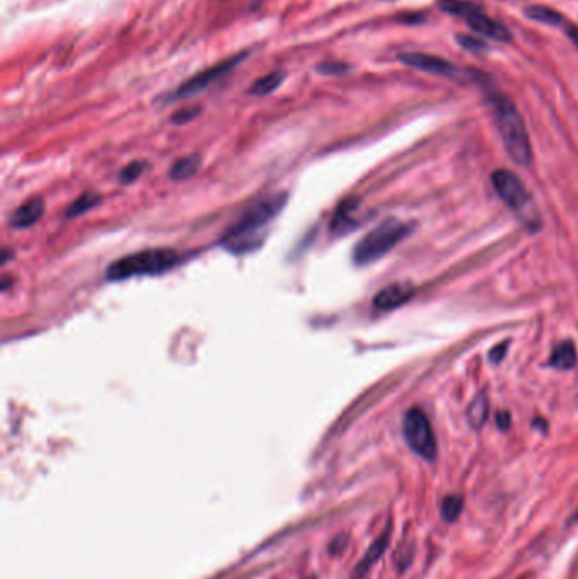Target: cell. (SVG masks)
Returning a JSON list of instances; mask_svg holds the SVG:
<instances>
[{
	"instance_id": "cell-1",
	"label": "cell",
	"mask_w": 578,
	"mask_h": 579,
	"mask_svg": "<svg viewBox=\"0 0 578 579\" xmlns=\"http://www.w3.org/2000/svg\"><path fill=\"white\" fill-rule=\"evenodd\" d=\"M468 75L472 77L473 82L480 85L482 91H484L486 103L492 109L498 134L502 137V143H504L507 154L513 158L514 163L527 166L532 160L531 141L529 134H527L526 124L522 120V115L519 114L513 98L507 97L502 90H498L489 75L477 72V70H470Z\"/></svg>"
},
{
	"instance_id": "cell-2",
	"label": "cell",
	"mask_w": 578,
	"mask_h": 579,
	"mask_svg": "<svg viewBox=\"0 0 578 579\" xmlns=\"http://www.w3.org/2000/svg\"><path fill=\"white\" fill-rule=\"evenodd\" d=\"M287 203V191H273L258 198L220 237V246L232 254H246L263 244L270 224Z\"/></svg>"
},
{
	"instance_id": "cell-3",
	"label": "cell",
	"mask_w": 578,
	"mask_h": 579,
	"mask_svg": "<svg viewBox=\"0 0 578 579\" xmlns=\"http://www.w3.org/2000/svg\"><path fill=\"white\" fill-rule=\"evenodd\" d=\"M184 256L173 249H146L119 257L107 268V280L122 281L136 276H158L182 265Z\"/></svg>"
},
{
	"instance_id": "cell-4",
	"label": "cell",
	"mask_w": 578,
	"mask_h": 579,
	"mask_svg": "<svg viewBox=\"0 0 578 579\" xmlns=\"http://www.w3.org/2000/svg\"><path fill=\"white\" fill-rule=\"evenodd\" d=\"M414 226L398 219H387L367 232L353 249V261L358 266L372 265L387 256L401 241L413 232Z\"/></svg>"
},
{
	"instance_id": "cell-5",
	"label": "cell",
	"mask_w": 578,
	"mask_h": 579,
	"mask_svg": "<svg viewBox=\"0 0 578 579\" xmlns=\"http://www.w3.org/2000/svg\"><path fill=\"white\" fill-rule=\"evenodd\" d=\"M438 6L446 14L463 19L470 29L482 37L498 41V43H509V41H513V32L504 24L498 23L497 19H492L490 15H486L484 9L478 4L472 2V0H439Z\"/></svg>"
},
{
	"instance_id": "cell-6",
	"label": "cell",
	"mask_w": 578,
	"mask_h": 579,
	"mask_svg": "<svg viewBox=\"0 0 578 579\" xmlns=\"http://www.w3.org/2000/svg\"><path fill=\"white\" fill-rule=\"evenodd\" d=\"M492 186L507 207L513 208L521 219L536 226V208L531 193L517 174L509 170H497L492 173Z\"/></svg>"
},
{
	"instance_id": "cell-7",
	"label": "cell",
	"mask_w": 578,
	"mask_h": 579,
	"mask_svg": "<svg viewBox=\"0 0 578 579\" xmlns=\"http://www.w3.org/2000/svg\"><path fill=\"white\" fill-rule=\"evenodd\" d=\"M402 434H404L407 445L417 456H421L426 461L434 459L436 454H438V444H436L431 422L421 408H410L407 412L404 424H402Z\"/></svg>"
},
{
	"instance_id": "cell-8",
	"label": "cell",
	"mask_w": 578,
	"mask_h": 579,
	"mask_svg": "<svg viewBox=\"0 0 578 579\" xmlns=\"http://www.w3.org/2000/svg\"><path fill=\"white\" fill-rule=\"evenodd\" d=\"M246 56H248V53H241V55L227 58V60L220 61V63L214 65L212 68L203 70V72L197 73L195 77L190 78V80H187L184 85L180 87V89L175 90L172 94V97H170V100L189 98V97H194V95L201 94L202 90L209 89L212 83L218 82L220 77H224V75L230 73L231 70H234L236 65H238L239 61H243Z\"/></svg>"
},
{
	"instance_id": "cell-9",
	"label": "cell",
	"mask_w": 578,
	"mask_h": 579,
	"mask_svg": "<svg viewBox=\"0 0 578 579\" xmlns=\"http://www.w3.org/2000/svg\"><path fill=\"white\" fill-rule=\"evenodd\" d=\"M398 61L410 66V68L421 70V72L432 75H441V77H455V75L458 73L456 65L451 63L450 60L436 55H429V53H402V55H398Z\"/></svg>"
},
{
	"instance_id": "cell-10",
	"label": "cell",
	"mask_w": 578,
	"mask_h": 579,
	"mask_svg": "<svg viewBox=\"0 0 578 579\" xmlns=\"http://www.w3.org/2000/svg\"><path fill=\"white\" fill-rule=\"evenodd\" d=\"M414 286L409 285V283H392V285L382 288L375 297H373V307L380 312L394 310V308L402 307L404 303L409 302V300L414 297Z\"/></svg>"
},
{
	"instance_id": "cell-11",
	"label": "cell",
	"mask_w": 578,
	"mask_h": 579,
	"mask_svg": "<svg viewBox=\"0 0 578 579\" xmlns=\"http://www.w3.org/2000/svg\"><path fill=\"white\" fill-rule=\"evenodd\" d=\"M390 539V528H385V532L382 535H378L373 544L370 545L368 551L365 552V556L361 557V561L356 564V568L351 571L349 574V579H365L367 574L370 573V569L380 561V557L384 556V552L387 551V545H389Z\"/></svg>"
},
{
	"instance_id": "cell-12",
	"label": "cell",
	"mask_w": 578,
	"mask_h": 579,
	"mask_svg": "<svg viewBox=\"0 0 578 579\" xmlns=\"http://www.w3.org/2000/svg\"><path fill=\"white\" fill-rule=\"evenodd\" d=\"M44 214V202L41 198H29L23 205L15 208L14 214L11 215V226L14 229H27L43 217Z\"/></svg>"
},
{
	"instance_id": "cell-13",
	"label": "cell",
	"mask_w": 578,
	"mask_h": 579,
	"mask_svg": "<svg viewBox=\"0 0 578 579\" xmlns=\"http://www.w3.org/2000/svg\"><path fill=\"white\" fill-rule=\"evenodd\" d=\"M550 366L556 369H572L577 364V349L570 341L560 343L553 349L550 356Z\"/></svg>"
},
{
	"instance_id": "cell-14",
	"label": "cell",
	"mask_w": 578,
	"mask_h": 579,
	"mask_svg": "<svg viewBox=\"0 0 578 579\" xmlns=\"http://www.w3.org/2000/svg\"><path fill=\"white\" fill-rule=\"evenodd\" d=\"M524 14H526L531 20H536V23L546 24V26H553V27H563V24L567 23V19H565L558 11L551 9V7H546V6H529V7H526Z\"/></svg>"
},
{
	"instance_id": "cell-15",
	"label": "cell",
	"mask_w": 578,
	"mask_h": 579,
	"mask_svg": "<svg viewBox=\"0 0 578 579\" xmlns=\"http://www.w3.org/2000/svg\"><path fill=\"white\" fill-rule=\"evenodd\" d=\"M199 166H201V158L197 154H190V156L180 158L172 165L170 168V178L177 182H184L189 180L190 177H194L197 173Z\"/></svg>"
},
{
	"instance_id": "cell-16",
	"label": "cell",
	"mask_w": 578,
	"mask_h": 579,
	"mask_svg": "<svg viewBox=\"0 0 578 579\" xmlns=\"http://www.w3.org/2000/svg\"><path fill=\"white\" fill-rule=\"evenodd\" d=\"M101 203V195L99 193H92V191H85V193H82L80 197H78L72 205L68 207V210H66L65 217L66 219H75V217H80V215L87 214L89 210H92Z\"/></svg>"
},
{
	"instance_id": "cell-17",
	"label": "cell",
	"mask_w": 578,
	"mask_h": 579,
	"mask_svg": "<svg viewBox=\"0 0 578 579\" xmlns=\"http://www.w3.org/2000/svg\"><path fill=\"white\" fill-rule=\"evenodd\" d=\"M282 82H284V73H280V72L268 73V75H265V77H261L260 80H256L255 83H253V85L249 87L248 94L263 97V95H268V94H272V91H275L278 87L282 85Z\"/></svg>"
},
{
	"instance_id": "cell-18",
	"label": "cell",
	"mask_w": 578,
	"mask_h": 579,
	"mask_svg": "<svg viewBox=\"0 0 578 579\" xmlns=\"http://www.w3.org/2000/svg\"><path fill=\"white\" fill-rule=\"evenodd\" d=\"M468 422L473 428H482L489 419V400L485 397H477L468 407Z\"/></svg>"
},
{
	"instance_id": "cell-19",
	"label": "cell",
	"mask_w": 578,
	"mask_h": 579,
	"mask_svg": "<svg viewBox=\"0 0 578 579\" xmlns=\"http://www.w3.org/2000/svg\"><path fill=\"white\" fill-rule=\"evenodd\" d=\"M355 207H356V200H353V198L344 200V202L341 203V207H338V212H336L334 219H332V224H331L332 231L344 232L351 227L353 220L351 217H349V214L355 210Z\"/></svg>"
},
{
	"instance_id": "cell-20",
	"label": "cell",
	"mask_w": 578,
	"mask_h": 579,
	"mask_svg": "<svg viewBox=\"0 0 578 579\" xmlns=\"http://www.w3.org/2000/svg\"><path fill=\"white\" fill-rule=\"evenodd\" d=\"M148 170V163L146 161H131V163L126 165L122 168V172L119 173L118 180L119 183H122V185H131V183L138 182L141 177H143L144 172Z\"/></svg>"
},
{
	"instance_id": "cell-21",
	"label": "cell",
	"mask_w": 578,
	"mask_h": 579,
	"mask_svg": "<svg viewBox=\"0 0 578 579\" xmlns=\"http://www.w3.org/2000/svg\"><path fill=\"white\" fill-rule=\"evenodd\" d=\"M463 510V500L458 495H450L441 503V515L446 522H455Z\"/></svg>"
},
{
	"instance_id": "cell-22",
	"label": "cell",
	"mask_w": 578,
	"mask_h": 579,
	"mask_svg": "<svg viewBox=\"0 0 578 579\" xmlns=\"http://www.w3.org/2000/svg\"><path fill=\"white\" fill-rule=\"evenodd\" d=\"M455 39L458 41V44L461 46V48L468 49V51H472V53H478V51H484V49H486L485 41L480 39V37L468 36V34H456Z\"/></svg>"
},
{
	"instance_id": "cell-23",
	"label": "cell",
	"mask_w": 578,
	"mask_h": 579,
	"mask_svg": "<svg viewBox=\"0 0 578 579\" xmlns=\"http://www.w3.org/2000/svg\"><path fill=\"white\" fill-rule=\"evenodd\" d=\"M199 114H201V107H185V109L175 112V114L172 115V122L182 126V124H187V122H190V120H194Z\"/></svg>"
},
{
	"instance_id": "cell-24",
	"label": "cell",
	"mask_w": 578,
	"mask_h": 579,
	"mask_svg": "<svg viewBox=\"0 0 578 579\" xmlns=\"http://www.w3.org/2000/svg\"><path fill=\"white\" fill-rule=\"evenodd\" d=\"M349 70L346 63H339V61H326V63L318 65V72L322 75H343Z\"/></svg>"
},
{
	"instance_id": "cell-25",
	"label": "cell",
	"mask_w": 578,
	"mask_h": 579,
	"mask_svg": "<svg viewBox=\"0 0 578 579\" xmlns=\"http://www.w3.org/2000/svg\"><path fill=\"white\" fill-rule=\"evenodd\" d=\"M507 349H509V343H507V341H505V343L496 345V348H494L492 351H490V361H492V362H501V361L505 357Z\"/></svg>"
},
{
	"instance_id": "cell-26",
	"label": "cell",
	"mask_w": 578,
	"mask_h": 579,
	"mask_svg": "<svg viewBox=\"0 0 578 579\" xmlns=\"http://www.w3.org/2000/svg\"><path fill=\"white\" fill-rule=\"evenodd\" d=\"M563 31L567 32L568 39L572 41V43L575 44L577 49H578V26H575V24H572V23H565L563 24Z\"/></svg>"
},
{
	"instance_id": "cell-27",
	"label": "cell",
	"mask_w": 578,
	"mask_h": 579,
	"mask_svg": "<svg viewBox=\"0 0 578 579\" xmlns=\"http://www.w3.org/2000/svg\"><path fill=\"white\" fill-rule=\"evenodd\" d=\"M346 537H336L334 540H332V544L329 545V552L332 556H336V554H339L341 551L344 549V545H346Z\"/></svg>"
},
{
	"instance_id": "cell-28",
	"label": "cell",
	"mask_w": 578,
	"mask_h": 579,
	"mask_svg": "<svg viewBox=\"0 0 578 579\" xmlns=\"http://www.w3.org/2000/svg\"><path fill=\"white\" fill-rule=\"evenodd\" d=\"M497 422H498V427L502 428V431H507L510 426V415L507 414V412H501V414L497 415Z\"/></svg>"
},
{
	"instance_id": "cell-29",
	"label": "cell",
	"mask_w": 578,
	"mask_h": 579,
	"mask_svg": "<svg viewBox=\"0 0 578 579\" xmlns=\"http://www.w3.org/2000/svg\"><path fill=\"white\" fill-rule=\"evenodd\" d=\"M573 520H578V510L575 511V515H573Z\"/></svg>"
},
{
	"instance_id": "cell-30",
	"label": "cell",
	"mask_w": 578,
	"mask_h": 579,
	"mask_svg": "<svg viewBox=\"0 0 578 579\" xmlns=\"http://www.w3.org/2000/svg\"><path fill=\"white\" fill-rule=\"evenodd\" d=\"M309 579H315V578H309Z\"/></svg>"
}]
</instances>
